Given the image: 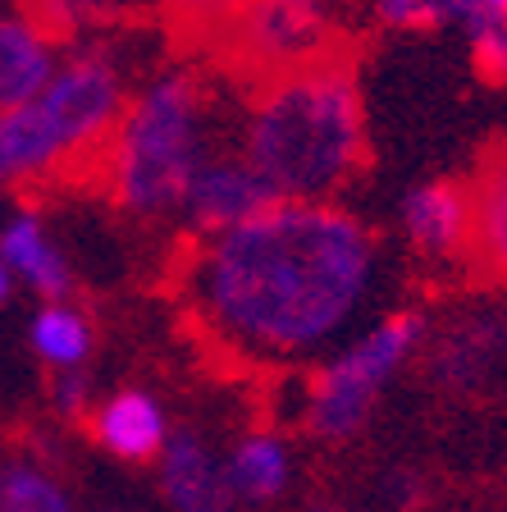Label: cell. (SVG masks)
I'll return each mask as SVG.
<instances>
[{"label": "cell", "mask_w": 507, "mask_h": 512, "mask_svg": "<svg viewBox=\"0 0 507 512\" xmlns=\"http://www.w3.org/2000/svg\"><path fill=\"white\" fill-rule=\"evenodd\" d=\"M375 275L370 229L334 202L275 197L206 234L188 266L201 334L252 366L316 357L343 334Z\"/></svg>", "instance_id": "cell-1"}, {"label": "cell", "mask_w": 507, "mask_h": 512, "mask_svg": "<svg viewBox=\"0 0 507 512\" xmlns=\"http://www.w3.org/2000/svg\"><path fill=\"white\" fill-rule=\"evenodd\" d=\"M238 156L275 197L334 202L366 165V115L352 69L320 55L270 74L247 110Z\"/></svg>", "instance_id": "cell-2"}, {"label": "cell", "mask_w": 507, "mask_h": 512, "mask_svg": "<svg viewBox=\"0 0 507 512\" xmlns=\"http://www.w3.org/2000/svg\"><path fill=\"white\" fill-rule=\"evenodd\" d=\"M110 192L128 215H174L211 156V92L188 69L156 74L110 128Z\"/></svg>", "instance_id": "cell-3"}, {"label": "cell", "mask_w": 507, "mask_h": 512, "mask_svg": "<svg viewBox=\"0 0 507 512\" xmlns=\"http://www.w3.org/2000/svg\"><path fill=\"white\" fill-rule=\"evenodd\" d=\"M124 110V69L106 51L60 60L46 87L0 110V188H23L87 156Z\"/></svg>", "instance_id": "cell-4"}, {"label": "cell", "mask_w": 507, "mask_h": 512, "mask_svg": "<svg viewBox=\"0 0 507 512\" xmlns=\"http://www.w3.org/2000/svg\"><path fill=\"white\" fill-rule=\"evenodd\" d=\"M425 320L416 311H398V316L380 320L375 330H366L352 348H343L325 371L316 375L307 398V430L316 439H352L370 421V407L380 398V389L402 371V362L421 348Z\"/></svg>", "instance_id": "cell-5"}, {"label": "cell", "mask_w": 507, "mask_h": 512, "mask_svg": "<svg viewBox=\"0 0 507 512\" xmlns=\"http://www.w3.org/2000/svg\"><path fill=\"white\" fill-rule=\"evenodd\" d=\"M215 23L224 46L265 74L320 60L334 42L329 0H229Z\"/></svg>", "instance_id": "cell-6"}, {"label": "cell", "mask_w": 507, "mask_h": 512, "mask_svg": "<svg viewBox=\"0 0 507 512\" xmlns=\"http://www.w3.org/2000/svg\"><path fill=\"white\" fill-rule=\"evenodd\" d=\"M270 202H275L270 183H265L243 156H215L211 151V156L197 165V174L188 179L179 215L206 238V234H220L229 224L247 220V215H256Z\"/></svg>", "instance_id": "cell-7"}, {"label": "cell", "mask_w": 507, "mask_h": 512, "mask_svg": "<svg viewBox=\"0 0 507 512\" xmlns=\"http://www.w3.org/2000/svg\"><path fill=\"white\" fill-rule=\"evenodd\" d=\"M160 462V494L174 512H233L229 471L215 458V448L197 435V430H179L165 435L156 453Z\"/></svg>", "instance_id": "cell-8"}, {"label": "cell", "mask_w": 507, "mask_h": 512, "mask_svg": "<svg viewBox=\"0 0 507 512\" xmlns=\"http://www.w3.org/2000/svg\"><path fill=\"white\" fill-rule=\"evenodd\" d=\"M402 229L425 256H457L471 243V192L462 183H421L402 202Z\"/></svg>", "instance_id": "cell-9"}, {"label": "cell", "mask_w": 507, "mask_h": 512, "mask_svg": "<svg viewBox=\"0 0 507 512\" xmlns=\"http://www.w3.org/2000/svg\"><path fill=\"white\" fill-rule=\"evenodd\" d=\"M55 64L60 55L42 23L23 14H0V110L42 92Z\"/></svg>", "instance_id": "cell-10"}, {"label": "cell", "mask_w": 507, "mask_h": 512, "mask_svg": "<svg viewBox=\"0 0 507 512\" xmlns=\"http://www.w3.org/2000/svg\"><path fill=\"white\" fill-rule=\"evenodd\" d=\"M92 426H96L101 448L124 462H151L169 435L165 407L151 394H142V389H119V394H110L106 403L96 407Z\"/></svg>", "instance_id": "cell-11"}, {"label": "cell", "mask_w": 507, "mask_h": 512, "mask_svg": "<svg viewBox=\"0 0 507 512\" xmlns=\"http://www.w3.org/2000/svg\"><path fill=\"white\" fill-rule=\"evenodd\" d=\"M0 261L10 266L14 279H23L46 302L69 298V288H74V270H69V261L60 256V247L51 243V234L42 229L37 215H14L0 229Z\"/></svg>", "instance_id": "cell-12"}, {"label": "cell", "mask_w": 507, "mask_h": 512, "mask_svg": "<svg viewBox=\"0 0 507 512\" xmlns=\"http://www.w3.org/2000/svg\"><path fill=\"white\" fill-rule=\"evenodd\" d=\"M471 256L507 284V147L489 151L471 183Z\"/></svg>", "instance_id": "cell-13"}, {"label": "cell", "mask_w": 507, "mask_h": 512, "mask_svg": "<svg viewBox=\"0 0 507 512\" xmlns=\"http://www.w3.org/2000/svg\"><path fill=\"white\" fill-rule=\"evenodd\" d=\"M229 490L238 503H270L288 490V476H293V458H288V444L270 430H252L233 444L229 462Z\"/></svg>", "instance_id": "cell-14"}, {"label": "cell", "mask_w": 507, "mask_h": 512, "mask_svg": "<svg viewBox=\"0 0 507 512\" xmlns=\"http://www.w3.org/2000/svg\"><path fill=\"white\" fill-rule=\"evenodd\" d=\"M28 343L46 366L64 371V366H83L87 357H92L96 334H92V320L60 298V302H51V307H42L37 316H32Z\"/></svg>", "instance_id": "cell-15"}, {"label": "cell", "mask_w": 507, "mask_h": 512, "mask_svg": "<svg viewBox=\"0 0 507 512\" xmlns=\"http://www.w3.org/2000/svg\"><path fill=\"white\" fill-rule=\"evenodd\" d=\"M0 512H78L60 480L37 462L0 467Z\"/></svg>", "instance_id": "cell-16"}, {"label": "cell", "mask_w": 507, "mask_h": 512, "mask_svg": "<svg viewBox=\"0 0 507 512\" xmlns=\"http://www.w3.org/2000/svg\"><path fill=\"white\" fill-rule=\"evenodd\" d=\"M462 28L480 74L489 83H507V0H476Z\"/></svg>", "instance_id": "cell-17"}, {"label": "cell", "mask_w": 507, "mask_h": 512, "mask_svg": "<svg viewBox=\"0 0 507 512\" xmlns=\"http://www.w3.org/2000/svg\"><path fill=\"white\" fill-rule=\"evenodd\" d=\"M476 0H366L370 19L393 32H430V28H462Z\"/></svg>", "instance_id": "cell-18"}, {"label": "cell", "mask_w": 507, "mask_h": 512, "mask_svg": "<svg viewBox=\"0 0 507 512\" xmlns=\"http://www.w3.org/2000/svg\"><path fill=\"white\" fill-rule=\"evenodd\" d=\"M119 5H124V0H37V14H42V23H51L55 32H74L96 19L119 14Z\"/></svg>", "instance_id": "cell-19"}, {"label": "cell", "mask_w": 507, "mask_h": 512, "mask_svg": "<svg viewBox=\"0 0 507 512\" xmlns=\"http://www.w3.org/2000/svg\"><path fill=\"white\" fill-rule=\"evenodd\" d=\"M55 407L64 416L92 412V380L83 375V366H64V375L55 380Z\"/></svg>", "instance_id": "cell-20"}, {"label": "cell", "mask_w": 507, "mask_h": 512, "mask_svg": "<svg viewBox=\"0 0 507 512\" xmlns=\"http://www.w3.org/2000/svg\"><path fill=\"white\" fill-rule=\"evenodd\" d=\"M10 288H14V275H10V266L0 261V302H10Z\"/></svg>", "instance_id": "cell-21"}, {"label": "cell", "mask_w": 507, "mask_h": 512, "mask_svg": "<svg viewBox=\"0 0 507 512\" xmlns=\"http://www.w3.org/2000/svg\"><path fill=\"white\" fill-rule=\"evenodd\" d=\"M101 512H133V508H101Z\"/></svg>", "instance_id": "cell-22"}, {"label": "cell", "mask_w": 507, "mask_h": 512, "mask_svg": "<svg viewBox=\"0 0 507 512\" xmlns=\"http://www.w3.org/2000/svg\"><path fill=\"white\" fill-rule=\"evenodd\" d=\"M325 512H343V508H325Z\"/></svg>", "instance_id": "cell-23"}]
</instances>
